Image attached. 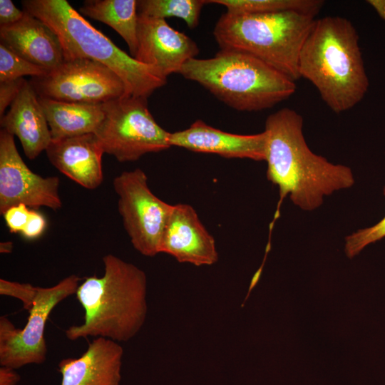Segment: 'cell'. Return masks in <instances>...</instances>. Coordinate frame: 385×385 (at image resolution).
Instances as JSON below:
<instances>
[{
	"mask_svg": "<svg viewBox=\"0 0 385 385\" xmlns=\"http://www.w3.org/2000/svg\"><path fill=\"white\" fill-rule=\"evenodd\" d=\"M303 118L284 108L265 121L267 178L277 186L280 200L289 195L304 210L320 206L323 197L354 183L351 169L329 163L308 147L303 135Z\"/></svg>",
	"mask_w": 385,
	"mask_h": 385,
	"instance_id": "obj_1",
	"label": "cell"
},
{
	"mask_svg": "<svg viewBox=\"0 0 385 385\" xmlns=\"http://www.w3.org/2000/svg\"><path fill=\"white\" fill-rule=\"evenodd\" d=\"M300 78L309 81L334 113L358 104L369 88L359 43L351 22L341 16L315 19L299 58Z\"/></svg>",
	"mask_w": 385,
	"mask_h": 385,
	"instance_id": "obj_2",
	"label": "cell"
},
{
	"mask_svg": "<svg viewBox=\"0 0 385 385\" xmlns=\"http://www.w3.org/2000/svg\"><path fill=\"white\" fill-rule=\"evenodd\" d=\"M103 262V275L86 277L76 290V299L85 310L84 322L65 331L70 340L95 337L127 342L145 321V273L112 254L105 255Z\"/></svg>",
	"mask_w": 385,
	"mask_h": 385,
	"instance_id": "obj_3",
	"label": "cell"
},
{
	"mask_svg": "<svg viewBox=\"0 0 385 385\" xmlns=\"http://www.w3.org/2000/svg\"><path fill=\"white\" fill-rule=\"evenodd\" d=\"M23 11L57 35L64 60L88 58L111 69L123 81L126 96L148 98L167 82L157 68L138 61L93 27L66 0H24Z\"/></svg>",
	"mask_w": 385,
	"mask_h": 385,
	"instance_id": "obj_4",
	"label": "cell"
},
{
	"mask_svg": "<svg viewBox=\"0 0 385 385\" xmlns=\"http://www.w3.org/2000/svg\"><path fill=\"white\" fill-rule=\"evenodd\" d=\"M238 111H260L289 98L295 82L247 53L220 49L214 57L194 58L179 72Z\"/></svg>",
	"mask_w": 385,
	"mask_h": 385,
	"instance_id": "obj_5",
	"label": "cell"
},
{
	"mask_svg": "<svg viewBox=\"0 0 385 385\" xmlns=\"http://www.w3.org/2000/svg\"><path fill=\"white\" fill-rule=\"evenodd\" d=\"M315 16L297 11L235 14L225 12L213 35L220 49L250 54L292 81L298 80L299 58Z\"/></svg>",
	"mask_w": 385,
	"mask_h": 385,
	"instance_id": "obj_6",
	"label": "cell"
},
{
	"mask_svg": "<svg viewBox=\"0 0 385 385\" xmlns=\"http://www.w3.org/2000/svg\"><path fill=\"white\" fill-rule=\"evenodd\" d=\"M105 116L95 135L104 152L120 162L169 148L170 133L155 120L147 98L125 96L103 103Z\"/></svg>",
	"mask_w": 385,
	"mask_h": 385,
	"instance_id": "obj_7",
	"label": "cell"
},
{
	"mask_svg": "<svg viewBox=\"0 0 385 385\" xmlns=\"http://www.w3.org/2000/svg\"><path fill=\"white\" fill-rule=\"evenodd\" d=\"M113 188L118 196V210L133 247L144 256H155L160 253L173 205L153 194L140 168L121 173L114 178Z\"/></svg>",
	"mask_w": 385,
	"mask_h": 385,
	"instance_id": "obj_8",
	"label": "cell"
},
{
	"mask_svg": "<svg viewBox=\"0 0 385 385\" xmlns=\"http://www.w3.org/2000/svg\"><path fill=\"white\" fill-rule=\"evenodd\" d=\"M81 279L71 274L50 287H39L23 329H17L3 316L0 317V364L19 369L27 364H41L46 359L44 338L46 321L55 307L76 294Z\"/></svg>",
	"mask_w": 385,
	"mask_h": 385,
	"instance_id": "obj_9",
	"label": "cell"
},
{
	"mask_svg": "<svg viewBox=\"0 0 385 385\" xmlns=\"http://www.w3.org/2000/svg\"><path fill=\"white\" fill-rule=\"evenodd\" d=\"M29 83L38 97L66 102L104 103L126 96L125 86L115 72L88 58L64 60Z\"/></svg>",
	"mask_w": 385,
	"mask_h": 385,
	"instance_id": "obj_10",
	"label": "cell"
},
{
	"mask_svg": "<svg viewBox=\"0 0 385 385\" xmlns=\"http://www.w3.org/2000/svg\"><path fill=\"white\" fill-rule=\"evenodd\" d=\"M59 179L43 178L32 172L24 162L16 148L14 135L0 130V213L10 207L24 204L38 209L46 207L61 208L58 194Z\"/></svg>",
	"mask_w": 385,
	"mask_h": 385,
	"instance_id": "obj_11",
	"label": "cell"
},
{
	"mask_svg": "<svg viewBox=\"0 0 385 385\" xmlns=\"http://www.w3.org/2000/svg\"><path fill=\"white\" fill-rule=\"evenodd\" d=\"M138 50L134 58L153 66L167 78L178 73L199 53L197 43L172 28L165 19L138 14Z\"/></svg>",
	"mask_w": 385,
	"mask_h": 385,
	"instance_id": "obj_12",
	"label": "cell"
},
{
	"mask_svg": "<svg viewBox=\"0 0 385 385\" xmlns=\"http://www.w3.org/2000/svg\"><path fill=\"white\" fill-rule=\"evenodd\" d=\"M160 252L195 266L211 265L218 260L214 237L192 206L186 203L173 205L161 237Z\"/></svg>",
	"mask_w": 385,
	"mask_h": 385,
	"instance_id": "obj_13",
	"label": "cell"
},
{
	"mask_svg": "<svg viewBox=\"0 0 385 385\" xmlns=\"http://www.w3.org/2000/svg\"><path fill=\"white\" fill-rule=\"evenodd\" d=\"M170 146L202 153H212L226 158L265 160V131L252 135L227 133L213 128L201 120L185 130L170 133Z\"/></svg>",
	"mask_w": 385,
	"mask_h": 385,
	"instance_id": "obj_14",
	"label": "cell"
},
{
	"mask_svg": "<svg viewBox=\"0 0 385 385\" xmlns=\"http://www.w3.org/2000/svg\"><path fill=\"white\" fill-rule=\"evenodd\" d=\"M0 43L48 72L64 61L57 35L46 24L26 12L19 22L0 26Z\"/></svg>",
	"mask_w": 385,
	"mask_h": 385,
	"instance_id": "obj_15",
	"label": "cell"
},
{
	"mask_svg": "<svg viewBox=\"0 0 385 385\" xmlns=\"http://www.w3.org/2000/svg\"><path fill=\"white\" fill-rule=\"evenodd\" d=\"M46 153L58 170L79 185L93 190L101 185L104 152L95 133L52 140Z\"/></svg>",
	"mask_w": 385,
	"mask_h": 385,
	"instance_id": "obj_16",
	"label": "cell"
},
{
	"mask_svg": "<svg viewBox=\"0 0 385 385\" xmlns=\"http://www.w3.org/2000/svg\"><path fill=\"white\" fill-rule=\"evenodd\" d=\"M123 355L117 342L96 337L81 356L59 362L61 385H119Z\"/></svg>",
	"mask_w": 385,
	"mask_h": 385,
	"instance_id": "obj_17",
	"label": "cell"
},
{
	"mask_svg": "<svg viewBox=\"0 0 385 385\" xmlns=\"http://www.w3.org/2000/svg\"><path fill=\"white\" fill-rule=\"evenodd\" d=\"M0 125L1 129L19 138L25 155L30 160L46 151L52 141L50 128L38 96L27 81L11 104L9 111L1 117Z\"/></svg>",
	"mask_w": 385,
	"mask_h": 385,
	"instance_id": "obj_18",
	"label": "cell"
},
{
	"mask_svg": "<svg viewBox=\"0 0 385 385\" xmlns=\"http://www.w3.org/2000/svg\"><path fill=\"white\" fill-rule=\"evenodd\" d=\"M52 140L95 133L104 119L103 103H74L38 96Z\"/></svg>",
	"mask_w": 385,
	"mask_h": 385,
	"instance_id": "obj_19",
	"label": "cell"
},
{
	"mask_svg": "<svg viewBox=\"0 0 385 385\" xmlns=\"http://www.w3.org/2000/svg\"><path fill=\"white\" fill-rule=\"evenodd\" d=\"M79 12L113 28L126 42L130 56L138 50V1L87 0Z\"/></svg>",
	"mask_w": 385,
	"mask_h": 385,
	"instance_id": "obj_20",
	"label": "cell"
},
{
	"mask_svg": "<svg viewBox=\"0 0 385 385\" xmlns=\"http://www.w3.org/2000/svg\"><path fill=\"white\" fill-rule=\"evenodd\" d=\"M222 5L235 14H267L297 11L315 16L324 6L322 0H207Z\"/></svg>",
	"mask_w": 385,
	"mask_h": 385,
	"instance_id": "obj_21",
	"label": "cell"
},
{
	"mask_svg": "<svg viewBox=\"0 0 385 385\" xmlns=\"http://www.w3.org/2000/svg\"><path fill=\"white\" fill-rule=\"evenodd\" d=\"M205 0H140L138 1V14L165 19L176 17L183 19L190 29L199 24Z\"/></svg>",
	"mask_w": 385,
	"mask_h": 385,
	"instance_id": "obj_22",
	"label": "cell"
},
{
	"mask_svg": "<svg viewBox=\"0 0 385 385\" xmlns=\"http://www.w3.org/2000/svg\"><path fill=\"white\" fill-rule=\"evenodd\" d=\"M48 73L0 43V82L16 80L27 75L43 76Z\"/></svg>",
	"mask_w": 385,
	"mask_h": 385,
	"instance_id": "obj_23",
	"label": "cell"
},
{
	"mask_svg": "<svg viewBox=\"0 0 385 385\" xmlns=\"http://www.w3.org/2000/svg\"><path fill=\"white\" fill-rule=\"evenodd\" d=\"M385 195V187L383 190ZM385 237V216L376 225L359 230L347 236L345 244V252L349 258H353L368 245Z\"/></svg>",
	"mask_w": 385,
	"mask_h": 385,
	"instance_id": "obj_24",
	"label": "cell"
},
{
	"mask_svg": "<svg viewBox=\"0 0 385 385\" xmlns=\"http://www.w3.org/2000/svg\"><path fill=\"white\" fill-rule=\"evenodd\" d=\"M38 287H34L29 283H19L4 279H0V294L13 297L20 299L24 308L30 312L38 292Z\"/></svg>",
	"mask_w": 385,
	"mask_h": 385,
	"instance_id": "obj_25",
	"label": "cell"
},
{
	"mask_svg": "<svg viewBox=\"0 0 385 385\" xmlns=\"http://www.w3.org/2000/svg\"><path fill=\"white\" fill-rule=\"evenodd\" d=\"M31 210L24 204H18L10 207L2 215L6 224L11 233L23 231L29 217Z\"/></svg>",
	"mask_w": 385,
	"mask_h": 385,
	"instance_id": "obj_26",
	"label": "cell"
},
{
	"mask_svg": "<svg viewBox=\"0 0 385 385\" xmlns=\"http://www.w3.org/2000/svg\"><path fill=\"white\" fill-rule=\"evenodd\" d=\"M26 80L21 78L10 81L0 82V116L4 115L6 108L14 101Z\"/></svg>",
	"mask_w": 385,
	"mask_h": 385,
	"instance_id": "obj_27",
	"label": "cell"
},
{
	"mask_svg": "<svg viewBox=\"0 0 385 385\" xmlns=\"http://www.w3.org/2000/svg\"><path fill=\"white\" fill-rule=\"evenodd\" d=\"M46 227L44 216L36 210H31L29 220L21 234L26 239H36L43 233Z\"/></svg>",
	"mask_w": 385,
	"mask_h": 385,
	"instance_id": "obj_28",
	"label": "cell"
},
{
	"mask_svg": "<svg viewBox=\"0 0 385 385\" xmlns=\"http://www.w3.org/2000/svg\"><path fill=\"white\" fill-rule=\"evenodd\" d=\"M25 14L11 0H0V26L12 25L22 19Z\"/></svg>",
	"mask_w": 385,
	"mask_h": 385,
	"instance_id": "obj_29",
	"label": "cell"
},
{
	"mask_svg": "<svg viewBox=\"0 0 385 385\" xmlns=\"http://www.w3.org/2000/svg\"><path fill=\"white\" fill-rule=\"evenodd\" d=\"M20 375L15 369L9 366L0 368V385H16L20 381Z\"/></svg>",
	"mask_w": 385,
	"mask_h": 385,
	"instance_id": "obj_30",
	"label": "cell"
},
{
	"mask_svg": "<svg viewBox=\"0 0 385 385\" xmlns=\"http://www.w3.org/2000/svg\"><path fill=\"white\" fill-rule=\"evenodd\" d=\"M366 2L371 5L378 15L385 21V0H368Z\"/></svg>",
	"mask_w": 385,
	"mask_h": 385,
	"instance_id": "obj_31",
	"label": "cell"
},
{
	"mask_svg": "<svg viewBox=\"0 0 385 385\" xmlns=\"http://www.w3.org/2000/svg\"><path fill=\"white\" fill-rule=\"evenodd\" d=\"M13 242L11 241L3 242L0 243V252L1 253H11L13 250Z\"/></svg>",
	"mask_w": 385,
	"mask_h": 385,
	"instance_id": "obj_32",
	"label": "cell"
}]
</instances>
